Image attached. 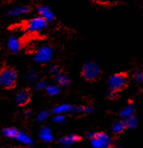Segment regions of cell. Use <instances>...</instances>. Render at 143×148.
I'll return each mask as SVG.
<instances>
[{"label":"cell","mask_w":143,"mask_h":148,"mask_svg":"<svg viewBox=\"0 0 143 148\" xmlns=\"http://www.w3.org/2000/svg\"><path fill=\"white\" fill-rule=\"evenodd\" d=\"M133 112H134V105L132 104H129L120 110V115L125 118V117H128V116H133Z\"/></svg>","instance_id":"9a60e30c"},{"label":"cell","mask_w":143,"mask_h":148,"mask_svg":"<svg viewBox=\"0 0 143 148\" xmlns=\"http://www.w3.org/2000/svg\"><path fill=\"white\" fill-rule=\"evenodd\" d=\"M52 57H53V49L49 46H43L39 49V50L35 53L34 60L40 63H44L50 61Z\"/></svg>","instance_id":"8992f818"},{"label":"cell","mask_w":143,"mask_h":148,"mask_svg":"<svg viewBox=\"0 0 143 148\" xmlns=\"http://www.w3.org/2000/svg\"><path fill=\"white\" fill-rule=\"evenodd\" d=\"M50 72H51L53 75L57 76L58 74H60V69L58 68V66H53L50 67Z\"/></svg>","instance_id":"4316f807"},{"label":"cell","mask_w":143,"mask_h":148,"mask_svg":"<svg viewBox=\"0 0 143 148\" xmlns=\"http://www.w3.org/2000/svg\"><path fill=\"white\" fill-rule=\"evenodd\" d=\"M3 134L5 137L9 138H16L17 134H19V131L17 130V129L14 127H8L5 128L3 130Z\"/></svg>","instance_id":"ac0fdd59"},{"label":"cell","mask_w":143,"mask_h":148,"mask_svg":"<svg viewBox=\"0 0 143 148\" xmlns=\"http://www.w3.org/2000/svg\"><path fill=\"white\" fill-rule=\"evenodd\" d=\"M65 119H66V117H65V116H63L62 114H57V115H56L55 116L53 121H54V122H56V123L60 124V123H62L64 121H65Z\"/></svg>","instance_id":"d4e9b609"},{"label":"cell","mask_w":143,"mask_h":148,"mask_svg":"<svg viewBox=\"0 0 143 148\" xmlns=\"http://www.w3.org/2000/svg\"><path fill=\"white\" fill-rule=\"evenodd\" d=\"M37 12L38 14L40 15L41 17L44 18L47 21H52V20L54 19V15L53 13L52 12V11L47 7H39L37 9Z\"/></svg>","instance_id":"30bf717a"},{"label":"cell","mask_w":143,"mask_h":148,"mask_svg":"<svg viewBox=\"0 0 143 148\" xmlns=\"http://www.w3.org/2000/svg\"><path fill=\"white\" fill-rule=\"evenodd\" d=\"M79 136L73 134V135H67V136L62 137V138L59 139V143L62 146L67 147H70V145L74 144V143H75L77 142H79Z\"/></svg>","instance_id":"ba28073f"},{"label":"cell","mask_w":143,"mask_h":148,"mask_svg":"<svg viewBox=\"0 0 143 148\" xmlns=\"http://www.w3.org/2000/svg\"><path fill=\"white\" fill-rule=\"evenodd\" d=\"M8 49L13 53L19 52L21 49V42L16 36H11L8 39Z\"/></svg>","instance_id":"9c48e42d"},{"label":"cell","mask_w":143,"mask_h":148,"mask_svg":"<svg viewBox=\"0 0 143 148\" xmlns=\"http://www.w3.org/2000/svg\"><path fill=\"white\" fill-rule=\"evenodd\" d=\"M125 129H126V126L124 121H116L112 125V131L117 134L122 132Z\"/></svg>","instance_id":"e0dca14e"},{"label":"cell","mask_w":143,"mask_h":148,"mask_svg":"<svg viewBox=\"0 0 143 148\" xmlns=\"http://www.w3.org/2000/svg\"><path fill=\"white\" fill-rule=\"evenodd\" d=\"M134 79H135L138 82L142 83L143 82V72L142 71H136L134 74Z\"/></svg>","instance_id":"cb8c5ba5"},{"label":"cell","mask_w":143,"mask_h":148,"mask_svg":"<svg viewBox=\"0 0 143 148\" xmlns=\"http://www.w3.org/2000/svg\"><path fill=\"white\" fill-rule=\"evenodd\" d=\"M127 77L123 73L116 74L110 77L108 80V85L110 90L118 92L126 87Z\"/></svg>","instance_id":"3957f363"},{"label":"cell","mask_w":143,"mask_h":148,"mask_svg":"<svg viewBox=\"0 0 143 148\" xmlns=\"http://www.w3.org/2000/svg\"><path fill=\"white\" fill-rule=\"evenodd\" d=\"M100 75L99 66L94 62H88L82 68V75L87 80L96 79Z\"/></svg>","instance_id":"277c9868"},{"label":"cell","mask_w":143,"mask_h":148,"mask_svg":"<svg viewBox=\"0 0 143 148\" xmlns=\"http://www.w3.org/2000/svg\"><path fill=\"white\" fill-rule=\"evenodd\" d=\"M60 89L55 85H50L47 87V92L50 96H55L57 93H59Z\"/></svg>","instance_id":"44dd1931"},{"label":"cell","mask_w":143,"mask_h":148,"mask_svg":"<svg viewBox=\"0 0 143 148\" xmlns=\"http://www.w3.org/2000/svg\"><path fill=\"white\" fill-rule=\"evenodd\" d=\"M17 140L19 141L20 143H23V144L28 145V146H31L33 143V141L31 138V137H29L27 134H25L24 133L20 132L19 131V134H17V136L16 138Z\"/></svg>","instance_id":"5bb4252c"},{"label":"cell","mask_w":143,"mask_h":148,"mask_svg":"<svg viewBox=\"0 0 143 148\" xmlns=\"http://www.w3.org/2000/svg\"><path fill=\"white\" fill-rule=\"evenodd\" d=\"M124 121H125V126L127 129L136 128L138 126V121L137 120V118L133 116L125 117Z\"/></svg>","instance_id":"2e32d148"},{"label":"cell","mask_w":143,"mask_h":148,"mask_svg":"<svg viewBox=\"0 0 143 148\" xmlns=\"http://www.w3.org/2000/svg\"><path fill=\"white\" fill-rule=\"evenodd\" d=\"M47 88V83L42 80V81H40L39 83H37L36 85V90H43L44 88Z\"/></svg>","instance_id":"603a6c76"},{"label":"cell","mask_w":143,"mask_h":148,"mask_svg":"<svg viewBox=\"0 0 143 148\" xmlns=\"http://www.w3.org/2000/svg\"><path fill=\"white\" fill-rule=\"evenodd\" d=\"M108 96H109L110 98H112V99H114L115 97H116V96H117V92L110 90L109 94H108Z\"/></svg>","instance_id":"83f0119b"},{"label":"cell","mask_w":143,"mask_h":148,"mask_svg":"<svg viewBox=\"0 0 143 148\" xmlns=\"http://www.w3.org/2000/svg\"><path fill=\"white\" fill-rule=\"evenodd\" d=\"M53 112L56 113V114H63V113H66V112H74V107L70 105V104H60V105L56 106L55 108H53Z\"/></svg>","instance_id":"7c38bea8"},{"label":"cell","mask_w":143,"mask_h":148,"mask_svg":"<svg viewBox=\"0 0 143 148\" xmlns=\"http://www.w3.org/2000/svg\"><path fill=\"white\" fill-rule=\"evenodd\" d=\"M47 25V20L44 18L39 16V17H35L27 22L26 24V28L28 31L31 32H38L42 29H44Z\"/></svg>","instance_id":"5b68a950"},{"label":"cell","mask_w":143,"mask_h":148,"mask_svg":"<svg viewBox=\"0 0 143 148\" xmlns=\"http://www.w3.org/2000/svg\"><path fill=\"white\" fill-rule=\"evenodd\" d=\"M39 136L42 139V140L45 142V143H49L53 140V134H52L51 130L47 127V126H44L40 129V134Z\"/></svg>","instance_id":"8fae6325"},{"label":"cell","mask_w":143,"mask_h":148,"mask_svg":"<svg viewBox=\"0 0 143 148\" xmlns=\"http://www.w3.org/2000/svg\"><path fill=\"white\" fill-rule=\"evenodd\" d=\"M16 100L19 105H25L30 100V94L27 89H22L17 92L16 96Z\"/></svg>","instance_id":"52a82bcc"},{"label":"cell","mask_w":143,"mask_h":148,"mask_svg":"<svg viewBox=\"0 0 143 148\" xmlns=\"http://www.w3.org/2000/svg\"><path fill=\"white\" fill-rule=\"evenodd\" d=\"M17 80V72L12 68H3L0 74V84L4 88L15 87Z\"/></svg>","instance_id":"6da1fadb"},{"label":"cell","mask_w":143,"mask_h":148,"mask_svg":"<svg viewBox=\"0 0 143 148\" xmlns=\"http://www.w3.org/2000/svg\"><path fill=\"white\" fill-rule=\"evenodd\" d=\"M56 80L57 82V84L62 86H66L70 84V79L67 75L60 73L57 75L56 76Z\"/></svg>","instance_id":"d6986e66"},{"label":"cell","mask_w":143,"mask_h":148,"mask_svg":"<svg viewBox=\"0 0 143 148\" xmlns=\"http://www.w3.org/2000/svg\"><path fill=\"white\" fill-rule=\"evenodd\" d=\"M29 8L27 7H18V8H12L8 12V15L11 16H18L20 15H24L29 12Z\"/></svg>","instance_id":"4fadbf2b"},{"label":"cell","mask_w":143,"mask_h":148,"mask_svg":"<svg viewBox=\"0 0 143 148\" xmlns=\"http://www.w3.org/2000/svg\"><path fill=\"white\" fill-rule=\"evenodd\" d=\"M93 108L92 107H74V112H83V113H88L92 112Z\"/></svg>","instance_id":"ffe728a7"},{"label":"cell","mask_w":143,"mask_h":148,"mask_svg":"<svg viewBox=\"0 0 143 148\" xmlns=\"http://www.w3.org/2000/svg\"><path fill=\"white\" fill-rule=\"evenodd\" d=\"M88 137L91 138V143L95 148H108L111 144L109 137L104 133H89Z\"/></svg>","instance_id":"7a4b0ae2"},{"label":"cell","mask_w":143,"mask_h":148,"mask_svg":"<svg viewBox=\"0 0 143 148\" xmlns=\"http://www.w3.org/2000/svg\"><path fill=\"white\" fill-rule=\"evenodd\" d=\"M17 148H18V147H17Z\"/></svg>","instance_id":"f1b7e54d"},{"label":"cell","mask_w":143,"mask_h":148,"mask_svg":"<svg viewBox=\"0 0 143 148\" xmlns=\"http://www.w3.org/2000/svg\"><path fill=\"white\" fill-rule=\"evenodd\" d=\"M36 79V74L35 71H31L27 75V80L28 82H32Z\"/></svg>","instance_id":"484cf974"},{"label":"cell","mask_w":143,"mask_h":148,"mask_svg":"<svg viewBox=\"0 0 143 148\" xmlns=\"http://www.w3.org/2000/svg\"><path fill=\"white\" fill-rule=\"evenodd\" d=\"M49 115V113L47 111H42V112H40L38 114V116H37V121L38 122H43V121H44L47 119Z\"/></svg>","instance_id":"7402d4cb"}]
</instances>
